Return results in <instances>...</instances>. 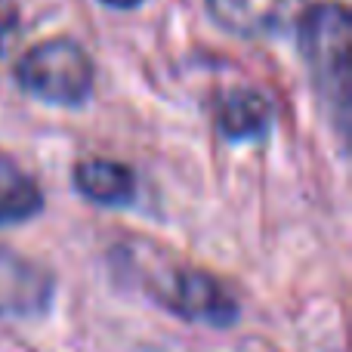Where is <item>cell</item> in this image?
Segmentation results:
<instances>
[{
    "label": "cell",
    "mask_w": 352,
    "mask_h": 352,
    "mask_svg": "<svg viewBox=\"0 0 352 352\" xmlns=\"http://www.w3.org/2000/svg\"><path fill=\"white\" fill-rule=\"evenodd\" d=\"M300 53L309 68L322 105L328 109L340 140L349 133V41L352 22L343 3L306 6L300 16Z\"/></svg>",
    "instance_id": "obj_1"
},
{
    "label": "cell",
    "mask_w": 352,
    "mask_h": 352,
    "mask_svg": "<svg viewBox=\"0 0 352 352\" xmlns=\"http://www.w3.org/2000/svg\"><path fill=\"white\" fill-rule=\"evenodd\" d=\"M16 84L22 93L56 109H80L93 96L96 68L93 59L72 37L41 41L16 62Z\"/></svg>",
    "instance_id": "obj_2"
},
{
    "label": "cell",
    "mask_w": 352,
    "mask_h": 352,
    "mask_svg": "<svg viewBox=\"0 0 352 352\" xmlns=\"http://www.w3.org/2000/svg\"><path fill=\"white\" fill-rule=\"evenodd\" d=\"M136 281H142V291L161 303L167 312L186 318L201 328L226 331L238 322L241 306L235 294L217 278L195 266H164L152 272H136Z\"/></svg>",
    "instance_id": "obj_3"
},
{
    "label": "cell",
    "mask_w": 352,
    "mask_h": 352,
    "mask_svg": "<svg viewBox=\"0 0 352 352\" xmlns=\"http://www.w3.org/2000/svg\"><path fill=\"white\" fill-rule=\"evenodd\" d=\"M56 278L47 266L0 244V322H28L50 312Z\"/></svg>",
    "instance_id": "obj_4"
},
{
    "label": "cell",
    "mask_w": 352,
    "mask_h": 352,
    "mask_svg": "<svg viewBox=\"0 0 352 352\" xmlns=\"http://www.w3.org/2000/svg\"><path fill=\"white\" fill-rule=\"evenodd\" d=\"M306 6H309L306 0H207L213 22L248 41L291 31Z\"/></svg>",
    "instance_id": "obj_5"
},
{
    "label": "cell",
    "mask_w": 352,
    "mask_h": 352,
    "mask_svg": "<svg viewBox=\"0 0 352 352\" xmlns=\"http://www.w3.org/2000/svg\"><path fill=\"white\" fill-rule=\"evenodd\" d=\"M213 124L226 142H260L275 127V105L266 93L250 87L229 90L217 102Z\"/></svg>",
    "instance_id": "obj_6"
},
{
    "label": "cell",
    "mask_w": 352,
    "mask_h": 352,
    "mask_svg": "<svg viewBox=\"0 0 352 352\" xmlns=\"http://www.w3.org/2000/svg\"><path fill=\"white\" fill-rule=\"evenodd\" d=\"M74 188L96 207H130L136 201V173L121 161L87 158L72 170Z\"/></svg>",
    "instance_id": "obj_7"
},
{
    "label": "cell",
    "mask_w": 352,
    "mask_h": 352,
    "mask_svg": "<svg viewBox=\"0 0 352 352\" xmlns=\"http://www.w3.org/2000/svg\"><path fill=\"white\" fill-rule=\"evenodd\" d=\"M43 210V192L37 179L12 158L0 155V226H19Z\"/></svg>",
    "instance_id": "obj_8"
},
{
    "label": "cell",
    "mask_w": 352,
    "mask_h": 352,
    "mask_svg": "<svg viewBox=\"0 0 352 352\" xmlns=\"http://www.w3.org/2000/svg\"><path fill=\"white\" fill-rule=\"evenodd\" d=\"M19 34V6L16 0H0V56L12 47Z\"/></svg>",
    "instance_id": "obj_9"
},
{
    "label": "cell",
    "mask_w": 352,
    "mask_h": 352,
    "mask_svg": "<svg viewBox=\"0 0 352 352\" xmlns=\"http://www.w3.org/2000/svg\"><path fill=\"white\" fill-rule=\"evenodd\" d=\"M99 3H105V6H111V10H133V6H140V3H146V0H99Z\"/></svg>",
    "instance_id": "obj_10"
}]
</instances>
